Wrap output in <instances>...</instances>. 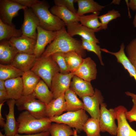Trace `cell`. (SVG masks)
Masks as SVG:
<instances>
[{
    "label": "cell",
    "mask_w": 136,
    "mask_h": 136,
    "mask_svg": "<svg viewBox=\"0 0 136 136\" xmlns=\"http://www.w3.org/2000/svg\"><path fill=\"white\" fill-rule=\"evenodd\" d=\"M70 51L75 52L83 58L86 55V50L83 48L81 42L70 36L64 27L57 31L55 38L41 56H49L58 52L66 53Z\"/></svg>",
    "instance_id": "1"
},
{
    "label": "cell",
    "mask_w": 136,
    "mask_h": 136,
    "mask_svg": "<svg viewBox=\"0 0 136 136\" xmlns=\"http://www.w3.org/2000/svg\"><path fill=\"white\" fill-rule=\"evenodd\" d=\"M49 4L45 1H38L30 8L40 21V26L48 31H57L65 27V22L49 10Z\"/></svg>",
    "instance_id": "2"
},
{
    "label": "cell",
    "mask_w": 136,
    "mask_h": 136,
    "mask_svg": "<svg viewBox=\"0 0 136 136\" xmlns=\"http://www.w3.org/2000/svg\"><path fill=\"white\" fill-rule=\"evenodd\" d=\"M17 121L19 124L18 133L27 134L48 131L52 122L48 117L37 119L26 110L19 114Z\"/></svg>",
    "instance_id": "3"
},
{
    "label": "cell",
    "mask_w": 136,
    "mask_h": 136,
    "mask_svg": "<svg viewBox=\"0 0 136 136\" xmlns=\"http://www.w3.org/2000/svg\"><path fill=\"white\" fill-rule=\"evenodd\" d=\"M30 70L41 78L50 89L53 78L60 72L59 66L51 55L37 58Z\"/></svg>",
    "instance_id": "4"
},
{
    "label": "cell",
    "mask_w": 136,
    "mask_h": 136,
    "mask_svg": "<svg viewBox=\"0 0 136 136\" xmlns=\"http://www.w3.org/2000/svg\"><path fill=\"white\" fill-rule=\"evenodd\" d=\"M15 101V105L18 110L27 111L38 119L47 117L46 113L47 105L37 99L33 92L28 95H22Z\"/></svg>",
    "instance_id": "5"
},
{
    "label": "cell",
    "mask_w": 136,
    "mask_h": 136,
    "mask_svg": "<svg viewBox=\"0 0 136 136\" xmlns=\"http://www.w3.org/2000/svg\"><path fill=\"white\" fill-rule=\"evenodd\" d=\"M50 118L52 122L66 124L76 129L78 132L83 131V126L89 118L86 111L81 109L68 112L59 116Z\"/></svg>",
    "instance_id": "6"
},
{
    "label": "cell",
    "mask_w": 136,
    "mask_h": 136,
    "mask_svg": "<svg viewBox=\"0 0 136 136\" xmlns=\"http://www.w3.org/2000/svg\"><path fill=\"white\" fill-rule=\"evenodd\" d=\"M100 105L99 122L101 131L107 132L112 135H116L117 126L115 122L114 109H108L106 105L103 102Z\"/></svg>",
    "instance_id": "7"
},
{
    "label": "cell",
    "mask_w": 136,
    "mask_h": 136,
    "mask_svg": "<svg viewBox=\"0 0 136 136\" xmlns=\"http://www.w3.org/2000/svg\"><path fill=\"white\" fill-rule=\"evenodd\" d=\"M24 18L21 29L22 36L26 37L36 40L37 33L36 29L40 25L39 20L30 8L23 10Z\"/></svg>",
    "instance_id": "8"
},
{
    "label": "cell",
    "mask_w": 136,
    "mask_h": 136,
    "mask_svg": "<svg viewBox=\"0 0 136 136\" xmlns=\"http://www.w3.org/2000/svg\"><path fill=\"white\" fill-rule=\"evenodd\" d=\"M26 8L12 0H0V19L5 23L14 26L13 18L18 15L20 10Z\"/></svg>",
    "instance_id": "9"
},
{
    "label": "cell",
    "mask_w": 136,
    "mask_h": 136,
    "mask_svg": "<svg viewBox=\"0 0 136 136\" xmlns=\"http://www.w3.org/2000/svg\"><path fill=\"white\" fill-rule=\"evenodd\" d=\"M74 75L72 72L65 74L59 72L56 74L52 79L50 89L53 99L64 94L70 89L71 81Z\"/></svg>",
    "instance_id": "10"
},
{
    "label": "cell",
    "mask_w": 136,
    "mask_h": 136,
    "mask_svg": "<svg viewBox=\"0 0 136 136\" xmlns=\"http://www.w3.org/2000/svg\"><path fill=\"white\" fill-rule=\"evenodd\" d=\"M114 110L118 124L116 136H136V131L130 126L126 117V108L120 105L114 109Z\"/></svg>",
    "instance_id": "11"
},
{
    "label": "cell",
    "mask_w": 136,
    "mask_h": 136,
    "mask_svg": "<svg viewBox=\"0 0 136 136\" xmlns=\"http://www.w3.org/2000/svg\"><path fill=\"white\" fill-rule=\"evenodd\" d=\"M95 93L92 96H86L81 97L84 104L83 109L87 112L91 118L99 119V106L103 102L104 97L100 91L95 89Z\"/></svg>",
    "instance_id": "12"
},
{
    "label": "cell",
    "mask_w": 136,
    "mask_h": 136,
    "mask_svg": "<svg viewBox=\"0 0 136 136\" xmlns=\"http://www.w3.org/2000/svg\"><path fill=\"white\" fill-rule=\"evenodd\" d=\"M67 32L71 36L78 35L87 41L96 43H99L95 35L96 29H93L82 25L78 22H73L66 24Z\"/></svg>",
    "instance_id": "13"
},
{
    "label": "cell",
    "mask_w": 136,
    "mask_h": 136,
    "mask_svg": "<svg viewBox=\"0 0 136 136\" xmlns=\"http://www.w3.org/2000/svg\"><path fill=\"white\" fill-rule=\"evenodd\" d=\"M37 37L34 54L37 58L40 57L48 44L53 41L56 37L57 31H48L42 28L40 25L37 28Z\"/></svg>",
    "instance_id": "14"
},
{
    "label": "cell",
    "mask_w": 136,
    "mask_h": 136,
    "mask_svg": "<svg viewBox=\"0 0 136 136\" xmlns=\"http://www.w3.org/2000/svg\"><path fill=\"white\" fill-rule=\"evenodd\" d=\"M96 65L89 57L84 59L78 69L73 73L74 75L88 82L96 78L97 73Z\"/></svg>",
    "instance_id": "15"
},
{
    "label": "cell",
    "mask_w": 136,
    "mask_h": 136,
    "mask_svg": "<svg viewBox=\"0 0 136 136\" xmlns=\"http://www.w3.org/2000/svg\"><path fill=\"white\" fill-rule=\"evenodd\" d=\"M18 53L34 54L36 40L25 36L13 38L8 40Z\"/></svg>",
    "instance_id": "16"
},
{
    "label": "cell",
    "mask_w": 136,
    "mask_h": 136,
    "mask_svg": "<svg viewBox=\"0 0 136 136\" xmlns=\"http://www.w3.org/2000/svg\"><path fill=\"white\" fill-rule=\"evenodd\" d=\"M7 103L9 108L8 114H5L6 121L4 128L5 135L7 136H14L18 133L19 124L15 119L14 113V107L15 100L9 99Z\"/></svg>",
    "instance_id": "17"
},
{
    "label": "cell",
    "mask_w": 136,
    "mask_h": 136,
    "mask_svg": "<svg viewBox=\"0 0 136 136\" xmlns=\"http://www.w3.org/2000/svg\"><path fill=\"white\" fill-rule=\"evenodd\" d=\"M70 89L81 98L86 96H92L95 93L90 82L85 81L74 75L71 82Z\"/></svg>",
    "instance_id": "18"
},
{
    "label": "cell",
    "mask_w": 136,
    "mask_h": 136,
    "mask_svg": "<svg viewBox=\"0 0 136 136\" xmlns=\"http://www.w3.org/2000/svg\"><path fill=\"white\" fill-rule=\"evenodd\" d=\"M37 58L34 54L18 53L11 64L23 72L30 70Z\"/></svg>",
    "instance_id": "19"
},
{
    "label": "cell",
    "mask_w": 136,
    "mask_h": 136,
    "mask_svg": "<svg viewBox=\"0 0 136 136\" xmlns=\"http://www.w3.org/2000/svg\"><path fill=\"white\" fill-rule=\"evenodd\" d=\"M5 84L9 99L16 100L22 95L23 86L21 77L6 80Z\"/></svg>",
    "instance_id": "20"
},
{
    "label": "cell",
    "mask_w": 136,
    "mask_h": 136,
    "mask_svg": "<svg viewBox=\"0 0 136 136\" xmlns=\"http://www.w3.org/2000/svg\"><path fill=\"white\" fill-rule=\"evenodd\" d=\"M125 48L124 44L122 43L120 45L119 50L117 52H111L105 48H101V50L114 55L117 59V62L122 65L124 69L129 73L130 77H133L136 82V71L125 53Z\"/></svg>",
    "instance_id": "21"
},
{
    "label": "cell",
    "mask_w": 136,
    "mask_h": 136,
    "mask_svg": "<svg viewBox=\"0 0 136 136\" xmlns=\"http://www.w3.org/2000/svg\"><path fill=\"white\" fill-rule=\"evenodd\" d=\"M66 104L64 94L53 99L47 105L46 115L47 117L50 118L61 115L65 111Z\"/></svg>",
    "instance_id": "22"
},
{
    "label": "cell",
    "mask_w": 136,
    "mask_h": 136,
    "mask_svg": "<svg viewBox=\"0 0 136 136\" xmlns=\"http://www.w3.org/2000/svg\"><path fill=\"white\" fill-rule=\"evenodd\" d=\"M21 77L23 86L22 95H27L32 93L41 79L30 70L24 72Z\"/></svg>",
    "instance_id": "23"
},
{
    "label": "cell",
    "mask_w": 136,
    "mask_h": 136,
    "mask_svg": "<svg viewBox=\"0 0 136 136\" xmlns=\"http://www.w3.org/2000/svg\"><path fill=\"white\" fill-rule=\"evenodd\" d=\"M76 2L77 3L78 7L77 13L78 16L89 13L100 12L105 7L93 0H75L74 3Z\"/></svg>",
    "instance_id": "24"
},
{
    "label": "cell",
    "mask_w": 136,
    "mask_h": 136,
    "mask_svg": "<svg viewBox=\"0 0 136 136\" xmlns=\"http://www.w3.org/2000/svg\"><path fill=\"white\" fill-rule=\"evenodd\" d=\"M33 92L37 99L46 105L53 99V93L49 87L42 79H41L35 88Z\"/></svg>",
    "instance_id": "25"
},
{
    "label": "cell",
    "mask_w": 136,
    "mask_h": 136,
    "mask_svg": "<svg viewBox=\"0 0 136 136\" xmlns=\"http://www.w3.org/2000/svg\"><path fill=\"white\" fill-rule=\"evenodd\" d=\"M50 11L65 24L71 22L79 21V16L64 7L55 5L51 8Z\"/></svg>",
    "instance_id": "26"
},
{
    "label": "cell",
    "mask_w": 136,
    "mask_h": 136,
    "mask_svg": "<svg viewBox=\"0 0 136 136\" xmlns=\"http://www.w3.org/2000/svg\"><path fill=\"white\" fill-rule=\"evenodd\" d=\"M64 97L66 104L65 111H75L83 109V102L78 98L76 94L70 89L65 92Z\"/></svg>",
    "instance_id": "27"
},
{
    "label": "cell",
    "mask_w": 136,
    "mask_h": 136,
    "mask_svg": "<svg viewBox=\"0 0 136 136\" xmlns=\"http://www.w3.org/2000/svg\"><path fill=\"white\" fill-rule=\"evenodd\" d=\"M64 57L67 67L70 73L75 71L84 59L81 55L74 51L64 53Z\"/></svg>",
    "instance_id": "28"
},
{
    "label": "cell",
    "mask_w": 136,
    "mask_h": 136,
    "mask_svg": "<svg viewBox=\"0 0 136 136\" xmlns=\"http://www.w3.org/2000/svg\"><path fill=\"white\" fill-rule=\"evenodd\" d=\"M21 29H16L15 26H12L4 23L0 19V41L9 40L13 38L21 36Z\"/></svg>",
    "instance_id": "29"
},
{
    "label": "cell",
    "mask_w": 136,
    "mask_h": 136,
    "mask_svg": "<svg viewBox=\"0 0 136 136\" xmlns=\"http://www.w3.org/2000/svg\"><path fill=\"white\" fill-rule=\"evenodd\" d=\"M24 73L11 64H0V80L5 81L21 77Z\"/></svg>",
    "instance_id": "30"
},
{
    "label": "cell",
    "mask_w": 136,
    "mask_h": 136,
    "mask_svg": "<svg viewBox=\"0 0 136 136\" xmlns=\"http://www.w3.org/2000/svg\"><path fill=\"white\" fill-rule=\"evenodd\" d=\"M3 41L5 47L3 52L0 54V64H11L18 52L14 47L10 45L8 40Z\"/></svg>",
    "instance_id": "31"
},
{
    "label": "cell",
    "mask_w": 136,
    "mask_h": 136,
    "mask_svg": "<svg viewBox=\"0 0 136 136\" xmlns=\"http://www.w3.org/2000/svg\"><path fill=\"white\" fill-rule=\"evenodd\" d=\"M71 128L64 124L53 123L51 124L48 131L51 136H71L74 133Z\"/></svg>",
    "instance_id": "32"
},
{
    "label": "cell",
    "mask_w": 136,
    "mask_h": 136,
    "mask_svg": "<svg viewBox=\"0 0 136 136\" xmlns=\"http://www.w3.org/2000/svg\"><path fill=\"white\" fill-rule=\"evenodd\" d=\"M100 12L87 15H83L78 17L79 21L81 24L85 26L93 29L99 27L101 23L98 20Z\"/></svg>",
    "instance_id": "33"
},
{
    "label": "cell",
    "mask_w": 136,
    "mask_h": 136,
    "mask_svg": "<svg viewBox=\"0 0 136 136\" xmlns=\"http://www.w3.org/2000/svg\"><path fill=\"white\" fill-rule=\"evenodd\" d=\"M83 130L87 136H101L99 119L89 118L83 126Z\"/></svg>",
    "instance_id": "34"
},
{
    "label": "cell",
    "mask_w": 136,
    "mask_h": 136,
    "mask_svg": "<svg viewBox=\"0 0 136 136\" xmlns=\"http://www.w3.org/2000/svg\"><path fill=\"white\" fill-rule=\"evenodd\" d=\"M120 16L121 14L119 12L114 9L108 11L107 13L98 16V19L100 21L101 25L96 29L97 32L101 30L107 29L108 24L110 21Z\"/></svg>",
    "instance_id": "35"
},
{
    "label": "cell",
    "mask_w": 136,
    "mask_h": 136,
    "mask_svg": "<svg viewBox=\"0 0 136 136\" xmlns=\"http://www.w3.org/2000/svg\"><path fill=\"white\" fill-rule=\"evenodd\" d=\"M82 46L83 48L88 52H94L98 56L100 64L102 66H104L102 59L101 49L99 46L95 43L86 40L81 38Z\"/></svg>",
    "instance_id": "36"
},
{
    "label": "cell",
    "mask_w": 136,
    "mask_h": 136,
    "mask_svg": "<svg viewBox=\"0 0 136 136\" xmlns=\"http://www.w3.org/2000/svg\"><path fill=\"white\" fill-rule=\"evenodd\" d=\"M127 58L136 71V37L126 46Z\"/></svg>",
    "instance_id": "37"
},
{
    "label": "cell",
    "mask_w": 136,
    "mask_h": 136,
    "mask_svg": "<svg viewBox=\"0 0 136 136\" xmlns=\"http://www.w3.org/2000/svg\"><path fill=\"white\" fill-rule=\"evenodd\" d=\"M51 56L59 66L60 73L62 74H67L70 73L67 67L64 59V53L58 52L55 53Z\"/></svg>",
    "instance_id": "38"
},
{
    "label": "cell",
    "mask_w": 136,
    "mask_h": 136,
    "mask_svg": "<svg viewBox=\"0 0 136 136\" xmlns=\"http://www.w3.org/2000/svg\"><path fill=\"white\" fill-rule=\"evenodd\" d=\"M74 0H54L55 5L64 7L77 15V11L74 6Z\"/></svg>",
    "instance_id": "39"
},
{
    "label": "cell",
    "mask_w": 136,
    "mask_h": 136,
    "mask_svg": "<svg viewBox=\"0 0 136 136\" xmlns=\"http://www.w3.org/2000/svg\"><path fill=\"white\" fill-rule=\"evenodd\" d=\"M126 117L130 122L136 121V106L133 105L131 110L125 114Z\"/></svg>",
    "instance_id": "40"
},
{
    "label": "cell",
    "mask_w": 136,
    "mask_h": 136,
    "mask_svg": "<svg viewBox=\"0 0 136 136\" xmlns=\"http://www.w3.org/2000/svg\"><path fill=\"white\" fill-rule=\"evenodd\" d=\"M13 1L17 3L26 8H31L37 3L38 0H12Z\"/></svg>",
    "instance_id": "41"
},
{
    "label": "cell",
    "mask_w": 136,
    "mask_h": 136,
    "mask_svg": "<svg viewBox=\"0 0 136 136\" xmlns=\"http://www.w3.org/2000/svg\"><path fill=\"white\" fill-rule=\"evenodd\" d=\"M50 135L49 131H47L36 134H27L26 135H21L18 133L14 136H49Z\"/></svg>",
    "instance_id": "42"
},
{
    "label": "cell",
    "mask_w": 136,
    "mask_h": 136,
    "mask_svg": "<svg viewBox=\"0 0 136 136\" xmlns=\"http://www.w3.org/2000/svg\"><path fill=\"white\" fill-rule=\"evenodd\" d=\"M9 99L6 91L0 90V103Z\"/></svg>",
    "instance_id": "43"
},
{
    "label": "cell",
    "mask_w": 136,
    "mask_h": 136,
    "mask_svg": "<svg viewBox=\"0 0 136 136\" xmlns=\"http://www.w3.org/2000/svg\"><path fill=\"white\" fill-rule=\"evenodd\" d=\"M5 101H3L0 103V126L2 128L4 127L5 123V122L4 121L5 119L2 116L1 112L2 107L4 104V103Z\"/></svg>",
    "instance_id": "44"
},
{
    "label": "cell",
    "mask_w": 136,
    "mask_h": 136,
    "mask_svg": "<svg viewBox=\"0 0 136 136\" xmlns=\"http://www.w3.org/2000/svg\"><path fill=\"white\" fill-rule=\"evenodd\" d=\"M129 7L133 11L136 10V0H130L128 3Z\"/></svg>",
    "instance_id": "45"
},
{
    "label": "cell",
    "mask_w": 136,
    "mask_h": 136,
    "mask_svg": "<svg viewBox=\"0 0 136 136\" xmlns=\"http://www.w3.org/2000/svg\"><path fill=\"white\" fill-rule=\"evenodd\" d=\"M125 94L127 96H130L132 98V101L134 105L136 106V94L129 91L125 92Z\"/></svg>",
    "instance_id": "46"
},
{
    "label": "cell",
    "mask_w": 136,
    "mask_h": 136,
    "mask_svg": "<svg viewBox=\"0 0 136 136\" xmlns=\"http://www.w3.org/2000/svg\"><path fill=\"white\" fill-rule=\"evenodd\" d=\"M0 90L6 91L5 81L1 80H0Z\"/></svg>",
    "instance_id": "47"
},
{
    "label": "cell",
    "mask_w": 136,
    "mask_h": 136,
    "mask_svg": "<svg viewBox=\"0 0 136 136\" xmlns=\"http://www.w3.org/2000/svg\"><path fill=\"white\" fill-rule=\"evenodd\" d=\"M120 2L121 1L119 0H113L111 4H113L115 5H119L120 3Z\"/></svg>",
    "instance_id": "48"
},
{
    "label": "cell",
    "mask_w": 136,
    "mask_h": 136,
    "mask_svg": "<svg viewBox=\"0 0 136 136\" xmlns=\"http://www.w3.org/2000/svg\"><path fill=\"white\" fill-rule=\"evenodd\" d=\"M135 11L136 13L133 21L132 23L134 26L136 28V10Z\"/></svg>",
    "instance_id": "49"
},
{
    "label": "cell",
    "mask_w": 136,
    "mask_h": 136,
    "mask_svg": "<svg viewBox=\"0 0 136 136\" xmlns=\"http://www.w3.org/2000/svg\"><path fill=\"white\" fill-rule=\"evenodd\" d=\"M73 130L74 132V133L73 136H80L78 135L77 131V130L73 128Z\"/></svg>",
    "instance_id": "50"
},
{
    "label": "cell",
    "mask_w": 136,
    "mask_h": 136,
    "mask_svg": "<svg viewBox=\"0 0 136 136\" xmlns=\"http://www.w3.org/2000/svg\"><path fill=\"white\" fill-rule=\"evenodd\" d=\"M0 136H7L6 135H3V134L2 133V132H1V131H0Z\"/></svg>",
    "instance_id": "51"
}]
</instances>
